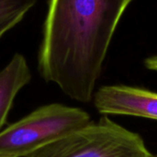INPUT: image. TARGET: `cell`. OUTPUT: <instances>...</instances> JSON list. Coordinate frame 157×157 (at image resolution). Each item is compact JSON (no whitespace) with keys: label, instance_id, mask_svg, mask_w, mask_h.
I'll return each mask as SVG.
<instances>
[{"label":"cell","instance_id":"obj_6","mask_svg":"<svg viewBox=\"0 0 157 157\" xmlns=\"http://www.w3.org/2000/svg\"><path fill=\"white\" fill-rule=\"evenodd\" d=\"M37 0H0V39L16 27Z\"/></svg>","mask_w":157,"mask_h":157},{"label":"cell","instance_id":"obj_8","mask_svg":"<svg viewBox=\"0 0 157 157\" xmlns=\"http://www.w3.org/2000/svg\"><path fill=\"white\" fill-rule=\"evenodd\" d=\"M149 157H157V155H153V154H151Z\"/></svg>","mask_w":157,"mask_h":157},{"label":"cell","instance_id":"obj_3","mask_svg":"<svg viewBox=\"0 0 157 157\" xmlns=\"http://www.w3.org/2000/svg\"><path fill=\"white\" fill-rule=\"evenodd\" d=\"M138 134L103 116L42 147L29 157H149Z\"/></svg>","mask_w":157,"mask_h":157},{"label":"cell","instance_id":"obj_7","mask_svg":"<svg viewBox=\"0 0 157 157\" xmlns=\"http://www.w3.org/2000/svg\"><path fill=\"white\" fill-rule=\"evenodd\" d=\"M144 66L151 71H157V54L150 56L144 60Z\"/></svg>","mask_w":157,"mask_h":157},{"label":"cell","instance_id":"obj_2","mask_svg":"<svg viewBox=\"0 0 157 157\" xmlns=\"http://www.w3.org/2000/svg\"><path fill=\"white\" fill-rule=\"evenodd\" d=\"M89 114L60 103L41 106L0 132V157H29L88 124Z\"/></svg>","mask_w":157,"mask_h":157},{"label":"cell","instance_id":"obj_5","mask_svg":"<svg viewBox=\"0 0 157 157\" xmlns=\"http://www.w3.org/2000/svg\"><path fill=\"white\" fill-rule=\"evenodd\" d=\"M30 79V69L20 53L14 54L0 70V132L4 129L16 97Z\"/></svg>","mask_w":157,"mask_h":157},{"label":"cell","instance_id":"obj_1","mask_svg":"<svg viewBox=\"0 0 157 157\" xmlns=\"http://www.w3.org/2000/svg\"><path fill=\"white\" fill-rule=\"evenodd\" d=\"M133 0H49L38 53L40 76L86 103L116 29Z\"/></svg>","mask_w":157,"mask_h":157},{"label":"cell","instance_id":"obj_4","mask_svg":"<svg viewBox=\"0 0 157 157\" xmlns=\"http://www.w3.org/2000/svg\"><path fill=\"white\" fill-rule=\"evenodd\" d=\"M96 109L105 115H125L157 121V92L145 88L109 85L94 95Z\"/></svg>","mask_w":157,"mask_h":157}]
</instances>
